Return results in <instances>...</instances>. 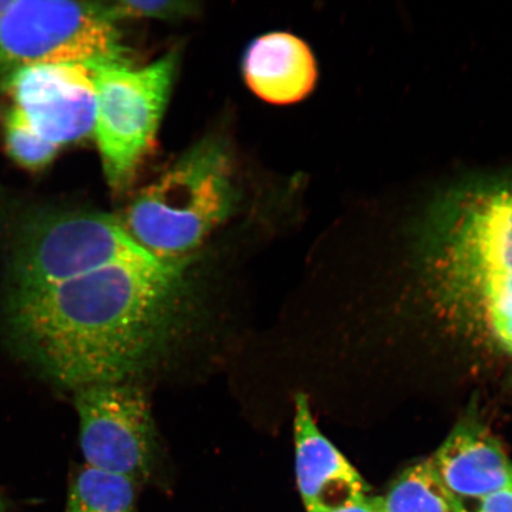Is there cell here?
Here are the masks:
<instances>
[{
  "label": "cell",
  "instance_id": "cell-1",
  "mask_svg": "<svg viewBox=\"0 0 512 512\" xmlns=\"http://www.w3.org/2000/svg\"><path fill=\"white\" fill-rule=\"evenodd\" d=\"M179 268L115 264L27 290L6 291L5 341L56 386L124 382L166 331Z\"/></svg>",
  "mask_w": 512,
  "mask_h": 512
},
{
  "label": "cell",
  "instance_id": "cell-2",
  "mask_svg": "<svg viewBox=\"0 0 512 512\" xmlns=\"http://www.w3.org/2000/svg\"><path fill=\"white\" fill-rule=\"evenodd\" d=\"M234 202L228 152L208 139L140 191L119 219L147 254L160 264L179 268L227 219Z\"/></svg>",
  "mask_w": 512,
  "mask_h": 512
},
{
  "label": "cell",
  "instance_id": "cell-3",
  "mask_svg": "<svg viewBox=\"0 0 512 512\" xmlns=\"http://www.w3.org/2000/svg\"><path fill=\"white\" fill-rule=\"evenodd\" d=\"M424 219L428 265L451 291L485 274L512 273V172L454 185Z\"/></svg>",
  "mask_w": 512,
  "mask_h": 512
},
{
  "label": "cell",
  "instance_id": "cell-4",
  "mask_svg": "<svg viewBox=\"0 0 512 512\" xmlns=\"http://www.w3.org/2000/svg\"><path fill=\"white\" fill-rule=\"evenodd\" d=\"M115 264L163 265L131 239L117 216L98 211L37 216L12 240L4 292L59 283Z\"/></svg>",
  "mask_w": 512,
  "mask_h": 512
},
{
  "label": "cell",
  "instance_id": "cell-5",
  "mask_svg": "<svg viewBox=\"0 0 512 512\" xmlns=\"http://www.w3.org/2000/svg\"><path fill=\"white\" fill-rule=\"evenodd\" d=\"M177 57L143 68L125 59L87 63L95 88L94 133L108 184L125 191L151 155L168 104Z\"/></svg>",
  "mask_w": 512,
  "mask_h": 512
},
{
  "label": "cell",
  "instance_id": "cell-6",
  "mask_svg": "<svg viewBox=\"0 0 512 512\" xmlns=\"http://www.w3.org/2000/svg\"><path fill=\"white\" fill-rule=\"evenodd\" d=\"M125 59L102 3L19 0L0 16V72L32 64Z\"/></svg>",
  "mask_w": 512,
  "mask_h": 512
},
{
  "label": "cell",
  "instance_id": "cell-7",
  "mask_svg": "<svg viewBox=\"0 0 512 512\" xmlns=\"http://www.w3.org/2000/svg\"><path fill=\"white\" fill-rule=\"evenodd\" d=\"M75 406L87 466L134 482L149 476L155 427L142 390L124 382L94 384L75 390Z\"/></svg>",
  "mask_w": 512,
  "mask_h": 512
},
{
  "label": "cell",
  "instance_id": "cell-8",
  "mask_svg": "<svg viewBox=\"0 0 512 512\" xmlns=\"http://www.w3.org/2000/svg\"><path fill=\"white\" fill-rule=\"evenodd\" d=\"M14 107L47 142H79L94 130L95 88L86 64H32L6 75Z\"/></svg>",
  "mask_w": 512,
  "mask_h": 512
},
{
  "label": "cell",
  "instance_id": "cell-9",
  "mask_svg": "<svg viewBox=\"0 0 512 512\" xmlns=\"http://www.w3.org/2000/svg\"><path fill=\"white\" fill-rule=\"evenodd\" d=\"M458 512H475L480 502L512 483V462L488 428L464 420L430 459Z\"/></svg>",
  "mask_w": 512,
  "mask_h": 512
},
{
  "label": "cell",
  "instance_id": "cell-10",
  "mask_svg": "<svg viewBox=\"0 0 512 512\" xmlns=\"http://www.w3.org/2000/svg\"><path fill=\"white\" fill-rule=\"evenodd\" d=\"M294 445L298 489L307 512L342 509L368 496L360 473L319 431L304 393L296 396Z\"/></svg>",
  "mask_w": 512,
  "mask_h": 512
},
{
  "label": "cell",
  "instance_id": "cell-11",
  "mask_svg": "<svg viewBox=\"0 0 512 512\" xmlns=\"http://www.w3.org/2000/svg\"><path fill=\"white\" fill-rule=\"evenodd\" d=\"M243 72L249 88L275 105L303 100L317 80L316 61L309 46L287 32H273L255 40L247 50Z\"/></svg>",
  "mask_w": 512,
  "mask_h": 512
},
{
  "label": "cell",
  "instance_id": "cell-12",
  "mask_svg": "<svg viewBox=\"0 0 512 512\" xmlns=\"http://www.w3.org/2000/svg\"><path fill=\"white\" fill-rule=\"evenodd\" d=\"M381 501L382 512H458L430 459L403 471Z\"/></svg>",
  "mask_w": 512,
  "mask_h": 512
},
{
  "label": "cell",
  "instance_id": "cell-13",
  "mask_svg": "<svg viewBox=\"0 0 512 512\" xmlns=\"http://www.w3.org/2000/svg\"><path fill=\"white\" fill-rule=\"evenodd\" d=\"M134 484L130 478L86 465L70 486L66 512H134Z\"/></svg>",
  "mask_w": 512,
  "mask_h": 512
},
{
  "label": "cell",
  "instance_id": "cell-14",
  "mask_svg": "<svg viewBox=\"0 0 512 512\" xmlns=\"http://www.w3.org/2000/svg\"><path fill=\"white\" fill-rule=\"evenodd\" d=\"M4 140L10 157L28 170L46 168L60 151L59 146L42 138L16 107L6 114Z\"/></svg>",
  "mask_w": 512,
  "mask_h": 512
},
{
  "label": "cell",
  "instance_id": "cell-15",
  "mask_svg": "<svg viewBox=\"0 0 512 512\" xmlns=\"http://www.w3.org/2000/svg\"><path fill=\"white\" fill-rule=\"evenodd\" d=\"M105 14L112 22L126 18H159L174 19L189 16L197 10L190 2H166V0H151V2H136V0H120V2L102 3Z\"/></svg>",
  "mask_w": 512,
  "mask_h": 512
},
{
  "label": "cell",
  "instance_id": "cell-16",
  "mask_svg": "<svg viewBox=\"0 0 512 512\" xmlns=\"http://www.w3.org/2000/svg\"><path fill=\"white\" fill-rule=\"evenodd\" d=\"M483 309L497 341L512 355V297L490 300Z\"/></svg>",
  "mask_w": 512,
  "mask_h": 512
},
{
  "label": "cell",
  "instance_id": "cell-17",
  "mask_svg": "<svg viewBox=\"0 0 512 512\" xmlns=\"http://www.w3.org/2000/svg\"><path fill=\"white\" fill-rule=\"evenodd\" d=\"M475 512H512V483L483 499Z\"/></svg>",
  "mask_w": 512,
  "mask_h": 512
},
{
  "label": "cell",
  "instance_id": "cell-18",
  "mask_svg": "<svg viewBox=\"0 0 512 512\" xmlns=\"http://www.w3.org/2000/svg\"><path fill=\"white\" fill-rule=\"evenodd\" d=\"M329 512H382V501L381 497H370L368 495L362 501L349 505V507Z\"/></svg>",
  "mask_w": 512,
  "mask_h": 512
},
{
  "label": "cell",
  "instance_id": "cell-19",
  "mask_svg": "<svg viewBox=\"0 0 512 512\" xmlns=\"http://www.w3.org/2000/svg\"><path fill=\"white\" fill-rule=\"evenodd\" d=\"M12 2H14V0H0V16H2L4 12L8 10Z\"/></svg>",
  "mask_w": 512,
  "mask_h": 512
},
{
  "label": "cell",
  "instance_id": "cell-20",
  "mask_svg": "<svg viewBox=\"0 0 512 512\" xmlns=\"http://www.w3.org/2000/svg\"><path fill=\"white\" fill-rule=\"evenodd\" d=\"M0 512H8V505H6L2 492H0Z\"/></svg>",
  "mask_w": 512,
  "mask_h": 512
}]
</instances>
